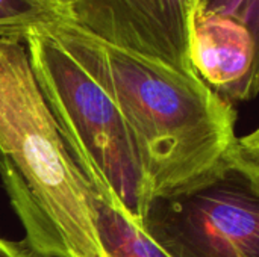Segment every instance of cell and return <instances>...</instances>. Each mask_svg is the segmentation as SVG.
I'll return each mask as SVG.
<instances>
[{
    "label": "cell",
    "mask_w": 259,
    "mask_h": 257,
    "mask_svg": "<svg viewBox=\"0 0 259 257\" xmlns=\"http://www.w3.org/2000/svg\"><path fill=\"white\" fill-rule=\"evenodd\" d=\"M102 86L138 150L150 197L191 186L234 147L238 112L196 74L100 41L70 21L44 29Z\"/></svg>",
    "instance_id": "1"
},
{
    "label": "cell",
    "mask_w": 259,
    "mask_h": 257,
    "mask_svg": "<svg viewBox=\"0 0 259 257\" xmlns=\"http://www.w3.org/2000/svg\"><path fill=\"white\" fill-rule=\"evenodd\" d=\"M0 182L35 250L106 257L96 198L61 139L24 42L8 38H0Z\"/></svg>",
    "instance_id": "2"
},
{
    "label": "cell",
    "mask_w": 259,
    "mask_h": 257,
    "mask_svg": "<svg viewBox=\"0 0 259 257\" xmlns=\"http://www.w3.org/2000/svg\"><path fill=\"white\" fill-rule=\"evenodd\" d=\"M24 45L61 139L94 198L141 227L150 186L117 105L47 32L29 35Z\"/></svg>",
    "instance_id": "3"
},
{
    "label": "cell",
    "mask_w": 259,
    "mask_h": 257,
    "mask_svg": "<svg viewBox=\"0 0 259 257\" xmlns=\"http://www.w3.org/2000/svg\"><path fill=\"white\" fill-rule=\"evenodd\" d=\"M141 230L167 257H259L258 130L191 186L152 198Z\"/></svg>",
    "instance_id": "4"
},
{
    "label": "cell",
    "mask_w": 259,
    "mask_h": 257,
    "mask_svg": "<svg viewBox=\"0 0 259 257\" xmlns=\"http://www.w3.org/2000/svg\"><path fill=\"white\" fill-rule=\"evenodd\" d=\"M197 0H67L70 23L118 48L187 74L191 14Z\"/></svg>",
    "instance_id": "5"
},
{
    "label": "cell",
    "mask_w": 259,
    "mask_h": 257,
    "mask_svg": "<svg viewBox=\"0 0 259 257\" xmlns=\"http://www.w3.org/2000/svg\"><path fill=\"white\" fill-rule=\"evenodd\" d=\"M188 56L196 76L222 100L235 106L256 97L258 33L241 21L196 5Z\"/></svg>",
    "instance_id": "6"
},
{
    "label": "cell",
    "mask_w": 259,
    "mask_h": 257,
    "mask_svg": "<svg viewBox=\"0 0 259 257\" xmlns=\"http://www.w3.org/2000/svg\"><path fill=\"white\" fill-rule=\"evenodd\" d=\"M70 21L67 0H0V38L24 39Z\"/></svg>",
    "instance_id": "7"
},
{
    "label": "cell",
    "mask_w": 259,
    "mask_h": 257,
    "mask_svg": "<svg viewBox=\"0 0 259 257\" xmlns=\"http://www.w3.org/2000/svg\"><path fill=\"white\" fill-rule=\"evenodd\" d=\"M97 229L106 257H167L127 217L96 200Z\"/></svg>",
    "instance_id": "8"
},
{
    "label": "cell",
    "mask_w": 259,
    "mask_h": 257,
    "mask_svg": "<svg viewBox=\"0 0 259 257\" xmlns=\"http://www.w3.org/2000/svg\"><path fill=\"white\" fill-rule=\"evenodd\" d=\"M203 11L232 17L258 33L259 0H197Z\"/></svg>",
    "instance_id": "9"
},
{
    "label": "cell",
    "mask_w": 259,
    "mask_h": 257,
    "mask_svg": "<svg viewBox=\"0 0 259 257\" xmlns=\"http://www.w3.org/2000/svg\"><path fill=\"white\" fill-rule=\"evenodd\" d=\"M0 257H47L35 250L24 239L11 241L0 236Z\"/></svg>",
    "instance_id": "10"
}]
</instances>
